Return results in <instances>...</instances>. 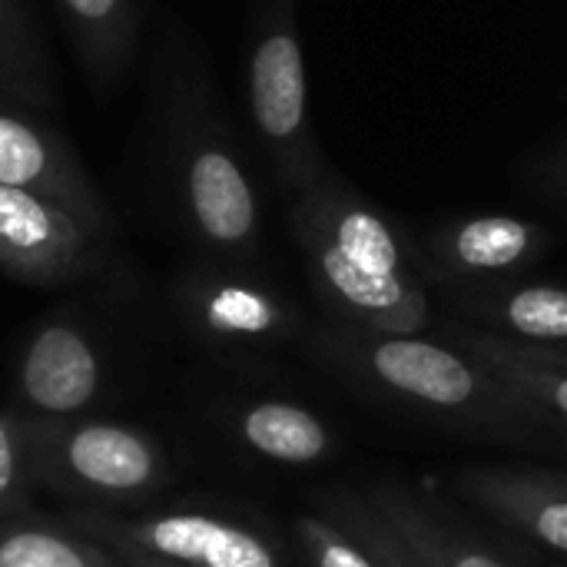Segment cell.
Wrapping results in <instances>:
<instances>
[{
  "instance_id": "obj_1",
  "label": "cell",
  "mask_w": 567,
  "mask_h": 567,
  "mask_svg": "<svg viewBox=\"0 0 567 567\" xmlns=\"http://www.w3.org/2000/svg\"><path fill=\"white\" fill-rule=\"evenodd\" d=\"M292 233L316 289L352 329L415 336L429 322L419 246L332 169L296 193Z\"/></svg>"
},
{
  "instance_id": "obj_2",
  "label": "cell",
  "mask_w": 567,
  "mask_h": 567,
  "mask_svg": "<svg viewBox=\"0 0 567 567\" xmlns=\"http://www.w3.org/2000/svg\"><path fill=\"white\" fill-rule=\"evenodd\" d=\"M156 143L186 223L219 252H246L259 236V196L213 80L183 43L159 70Z\"/></svg>"
},
{
  "instance_id": "obj_3",
  "label": "cell",
  "mask_w": 567,
  "mask_h": 567,
  "mask_svg": "<svg viewBox=\"0 0 567 567\" xmlns=\"http://www.w3.org/2000/svg\"><path fill=\"white\" fill-rule=\"evenodd\" d=\"M296 3L299 0H256L246 50V103L252 136L269 169L286 189L302 193L329 173V163L312 133Z\"/></svg>"
},
{
  "instance_id": "obj_4",
  "label": "cell",
  "mask_w": 567,
  "mask_h": 567,
  "mask_svg": "<svg viewBox=\"0 0 567 567\" xmlns=\"http://www.w3.org/2000/svg\"><path fill=\"white\" fill-rule=\"evenodd\" d=\"M329 355L372 385L432 412L475 422H518L528 412L478 359L419 336L342 329L329 339Z\"/></svg>"
},
{
  "instance_id": "obj_5",
  "label": "cell",
  "mask_w": 567,
  "mask_h": 567,
  "mask_svg": "<svg viewBox=\"0 0 567 567\" xmlns=\"http://www.w3.org/2000/svg\"><path fill=\"white\" fill-rule=\"evenodd\" d=\"M0 186L47 196L96 229L106 226L103 199L66 136L10 100H0Z\"/></svg>"
},
{
  "instance_id": "obj_6",
  "label": "cell",
  "mask_w": 567,
  "mask_h": 567,
  "mask_svg": "<svg viewBox=\"0 0 567 567\" xmlns=\"http://www.w3.org/2000/svg\"><path fill=\"white\" fill-rule=\"evenodd\" d=\"M103 229L73 209L0 186V266L27 279H66L96 259Z\"/></svg>"
},
{
  "instance_id": "obj_7",
  "label": "cell",
  "mask_w": 567,
  "mask_h": 567,
  "mask_svg": "<svg viewBox=\"0 0 567 567\" xmlns=\"http://www.w3.org/2000/svg\"><path fill=\"white\" fill-rule=\"evenodd\" d=\"M548 246V233L518 216H468L425 236L422 269L442 282H482L532 266Z\"/></svg>"
},
{
  "instance_id": "obj_8",
  "label": "cell",
  "mask_w": 567,
  "mask_h": 567,
  "mask_svg": "<svg viewBox=\"0 0 567 567\" xmlns=\"http://www.w3.org/2000/svg\"><path fill=\"white\" fill-rule=\"evenodd\" d=\"M458 492L492 518L567 558V482L558 475L475 468L458 475Z\"/></svg>"
},
{
  "instance_id": "obj_9",
  "label": "cell",
  "mask_w": 567,
  "mask_h": 567,
  "mask_svg": "<svg viewBox=\"0 0 567 567\" xmlns=\"http://www.w3.org/2000/svg\"><path fill=\"white\" fill-rule=\"evenodd\" d=\"M136 542L176 565L189 567H282L272 548L216 518L206 515H169L136 528Z\"/></svg>"
},
{
  "instance_id": "obj_10",
  "label": "cell",
  "mask_w": 567,
  "mask_h": 567,
  "mask_svg": "<svg viewBox=\"0 0 567 567\" xmlns=\"http://www.w3.org/2000/svg\"><path fill=\"white\" fill-rule=\"evenodd\" d=\"M23 392L43 412H76L96 392V355L70 326L43 329L23 359Z\"/></svg>"
},
{
  "instance_id": "obj_11",
  "label": "cell",
  "mask_w": 567,
  "mask_h": 567,
  "mask_svg": "<svg viewBox=\"0 0 567 567\" xmlns=\"http://www.w3.org/2000/svg\"><path fill=\"white\" fill-rule=\"evenodd\" d=\"M76 56L96 86H113L136 50V0H56Z\"/></svg>"
},
{
  "instance_id": "obj_12",
  "label": "cell",
  "mask_w": 567,
  "mask_h": 567,
  "mask_svg": "<svg viewBox=\"0 0 567 567\" xmlns=\"http://www.w3.org/2000/svg\"><path fill=\"white\" fill-rule=\"evenodd\" d=\"M53 96V66L43 53L27 0H0V100L43 110Z\"/></svg>"
},
{
  "instance_id": "obj_13",
  "label": "cell",
  "mask_w": 567,
  "mask_h": 567,
  "mask_svg": "<svg viewBox=\"0 0 567 567\" xmlns=\"http://www.w3.org/2000/svg\"><path fill=\"white\" fill-rule=\"evenodd\" d=\"M66 462L83 482L110 492L143 488L156 472V458L150 445L116 425L80 429L66 445Z\"/></svg>"
},
{
  "instance_id": "obj_14",
  "label": "cell",
  "mask_w": 567,
  "mask_h": 567,
  "mask_svg": "<svg viewBox=\"0 0 567 567\" xmlns=\"http://www.w3.org/2000/svg\"><path fill=\"white\" fill-rule=\"evenodd\" d=\"M468 309L478 319H488L498 336L542 346L567 342V289L561 286H505L478 292Z\"/></svg>"
},
{
  "instance_id": "obj_15",
  "label": "cell",
  "mask_w": 567,
  "mask_h": 567,
  "mask_svg": "<svg viewBox=\"0 0 567 567\" xmlns=\"http://www.w3.org/2000/svg\"><path fill=\"white\" fill-rule=\"evenodd\" d=\"M455 339L465 346L472 359H478L528 412L565 422L567 425V372L532 365L525 359L508 355L488 329H458Z\"/></svg>"
},
{
  "instance_id": "obj_16",
  "label": "cell",
  "mask_w": 567,
  "mask_h": 567,
  "mask_svg": "<svg viewBox=\"0 0 567 567\" xmlns=\"http://www.w3.org/2000/svg\"><path fill=\"white\" fill-rule=\"evenodd\" d=\"M243 435L256 452L286 465H312L332 449L329 429L309 409L289 402L252 405L243 419Z\"/></svg>"
},
{
  "instance_id": "obj_17",
  "label": "cell",
  "mask_w": 567,
  "mask_h": 567,
  "mask_svg": "<svg viewBox=\"0 0 567 567\" xmlns=\"http://www.w3.org/2000/svg\"><path fill=\"white\" fill-rule=\"evenodd\" d=\"M395 528H402L405 535L419 538L442 567H512L508 561H502L498 555H492L488 548L468 542L462 532L442 525L435 515H429L422 505H415L409 495L395 492V488H372L365 495Z\"/></svg>"
},
{
  "instance_id": "obj_18",
  "label": "cell",
  "mask_w": 567,
  "mask_h": 567,
  "mask_svg": "<svg viewBox=\"0 0 567 567\" xmlns=\"http://www.w3.org/2000/svg\"><path fill=\"white\" fill-rule=\"evenodd\" d=\"M332 518L342 532H349L379 567H442V561L412 535L395 528L369 498L342 495L329 505Z\"/></svg>"
},
{
  "instance_id": "obj_19",
  "label": "cell",
  "mask_w": 567,
  "mask_h": 567,
  "mask_svg": "<svg viewBox=\"0 0 567 567\" xmlns=\"http://www.w3.org/2000/svg\"><path fill=\"white\" fill-rule=\"evenodd\" d=\"M203 312L213 329L229 336H272L282 329V306L256 286L223 282L203 292Z\"/></svg>"
},
{
  "instance_id": "obj_20",
  "label": "cell",
  "mask_w": 567,
  "mask_h": 567,
  "mask_svg": "<svg viewBox=\"0 0 567 567\" xmlns=\"http://www.w3.org/2000/svg\"><path fill=\"white\" fill-rule=\"evenodd\" d=\"M0 567H90V561L50 532H13L0 542Z\"/></svg>"
},
{
  "instance_id": "obj_21",
  "label": "cell",
  "mask_w": 567,
  "mask_h": 567,
  "mask_svg": "<svg viewBox=\"0 0 567 567\" xmlns=\"http://www.w3.org/2000/svg\"><path fill=\"white\" fill-rule=\"evenodd\" d=\"M299 538L306 542L312 567H379L349 532L329 518H302Z\"/></svg>"
},
{
  "instance_id": "obj_22",
  "label": "cell",
  "mask_w": 567,
  "mask_h": 567,
  "mask_svg": "<svg viewBox=\"0 0 567 567\" xmlns=\"http://www.w3.org/2000/svg\"><path fill=\"white\" fill-rule=\"evenodd\" d=\"M492 332V329H488ZM492 339L515 359H525L532 365H545V369H561L567 372V342H555V346H542V342H522V339H508L492 332Z\"/></svg>"
},
{
  "instance_id": "obj_23",
  "label": "cell",
  "mask_w": 567,
  "mask_h": 567,
  "mask_svg": "<svg viewBox=\"0 0 567 567\" xmlns=\"http://www.w3.org/2000/svg\"><path fill=\"white\" fill-rule=\"evenodd\" d=\"M10 482H13V442L0 425V495L10 488Z\"/></svg>"
},
{
  "instance_id": "obj_24",
  "label": "cell",
  "mask_w": 567,
  "mask_h": 567,
  "mask_svg": "<svg viewBox=\"0 0 567 567\" xmlns=\"http://www.w3.org/2000/svg\"><path fill=\"white\" fill-rule=\"evenodd\" d=\"M555 169H558V179H561V186H565L567 193V143L565 150L558 153V159H555Z\"/></svg>"
},
{
  "instance_id": "obj_25",
  "label": "cell",
  "mask_w": 567,
  "mask_h": 567,
  "mask_svg": "<svg viewBox=\"0 0 567 567\" xmlns=\"http://www.w3.org/2000/svg\"><path fill=\"white\" fill-rule=\"evenodd\" d=\"M558 478H561V482H567V472H558Z\"/></svg>"
},
{
  "instance_id": "obj_26",
  "label": "cell",
  "mask_w": 567,
  "mask_h": 567,
  "mask_svg": "<svg viewBox=\"0 0 567 567\" xmlns=\"http://www.w3.org/2000/svg\"><path fill=\"white\" fill-rule=\"evenodd\" d=\"M565 567H567V565H565Z\"/></svg>"
}]
</instances>
